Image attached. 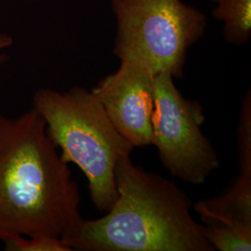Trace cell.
I'll return each instance as SVG.
<instances>
[{
    "instance_id": "6da1fadb",
    "label": "cell",
    "mask_w": 251,
    "mask_h": 251,
    "mask_svg": "<svg viewBox=\"0 0 251 251\" xmlns=\"http://www.w3.org/2000/svg\"><path fill=\"white\" fill-rule=\"evenodd\" d=\"M68 165L36 109L14 118L0 113V240L71 237L83 218Z\"/></svg>"
},
{
    "instance_id": "7a4b0ae2",
    "label": "cell",
    "mask_w": 251,
    "mask_h": 251,
    "mask_svg": "<svg viewBox=\"0 0 251 251\" xmlns=\"http://www.w3.org/2000/svg\"><path fill=\"white\" fill-rule=\"evenodd\" d=\"M117 198L106 215L82 220L65 245L72 251H214L192 201L174 182L126 156L116 168Z\"/></svg>"
},
{
    "instance_id": "3957f363",
    "label": "cell",
    "mask_w": 251,
    "mask_h": 251,
    "mask_svg": "<svg viewBox=\"0 0 251 251\" xmlns=\"http://www.w3.org/2000/svg\"><path fill=\"white\" fill-rule=\"evenodd\" d=\"M33 108L43 117L63 161L85 174L93 205L108 211L117 198V163L134 147L117 131L92 90L41 89L33 97Z\"/></svg>"
},
{
    "instance_id": "277c9868",
    "label": "cell",
    "mask_w": 251,
    "mask_h": 251,
    "mask_svg": "<svg viewBox=\"0 0 251 251\" xmlns=\"http://www.w3.org/2000/svg\"><path fill=\"white\" fill-rule=\"evenodd\" d=\"M117 22L114 54L154 75H183L186 54L206 29V16L180 0H112Z\"/></svg>"
},
{
    "instance_id": "5b68a950",
    "label": "cell",
    "mask_w": 251,
    "mask_h": 251,
    "mask_svg": "<svg viewBox=\"0 0 251 251\" xmlns=\"http://www.w3.org/2000/svg\"><path fill=\"white\" fill-rule=\"evenodd\" d=\"M153 89L152 145L163 166L184 182L204 183L221 162L201 128L206 120L203 106L185 98L169 73L154 76Z\"/></svg>"
},
{
    "instance_id": "8992f818",
    "label": "cell",
    "mask_w": 251,
    "mask_h": 251,
    "mask_svg": "<svg viewBox=\"0 0 251 251\" xmlns=\"http://www.w3.org/2000/svg\"><path fill=\"white\" fill-rule=\"evenodd\" d=\"M154 76L139 63L121 62L117 72L92 90L117 131L133 147L152 145Z\"/></svg>"
},
{
    "instance_id": "52a82bcc",
    "label": "cell",
    "mask_w": 251,
    "mask_h": 251,
    "mask_svg": "<svg viewBox=\"0 0 251 251\" xmlns=\"http://www.w3.org/2000/svg\"><path fill=\"white\" fill-rule=\"evenodd\" d=\"M239 172L232 186L217 198L194 205L205 225L251 226V99L245 97L237 126Z\"/></svg>"
},
{
    "instance_id": "ba28073f",
    "label": "cell",
    "mask_w": 251,
    "mask_h": 251,
    "mask_svg": "<svg viewBox=\"0 0 251 251\" xmlns=\"http://www.w3.org/2000/svg\"><path fill=\"white\" fill-rule=\"evenodd\" d=\"M215 4L213 16L224 23L226 40L246 43L251 35V0H210Z\"/></svg>"
},
{
    "instance_id": "9c48e42d",
    "label": "cell",
    "mask_w": 251,
    "mask_h": 251,
    "mask_svg": "<svg viewBox=\"0 0 251 251\" xmlns=\"http://www.w3.org/2000/svg\"><path fill=\"white\" fill-rule=\"evenodd\" d=\"M203 233L214 251L251 250V227L240 225H203Z\"/></svg>"
},
{
    "instance_id": "30bf717a",
    "label": "cell",
    "mask_w": 251,
    "mask_h": 251,
    "mask_svg": "<svg viewBox=\"0 0 251 251\" xmlns=\"http://www.w3.org/2000/svg\"><path fill=\"white\" fill-rule=\"evenodd\" d=\"M7 251H71L63 240L45 236H15L4 241Z\"/></svg>"
},
{
    "instance_id": "8fae6325",
    "label": "cell",
    "mask_w": 251,
    "mask_h": 251,
    "mask_svg": "<svg viewBox=\"0 0 251 251\" xmlns=\"http://www.w3.org/2000/svg\"><path fill=\"white\" fill-rule=\"evenodd\" d=\"M12 44H13L12 37L7 34L0 32V63H3L7 58V56L2 53V51L9 48L10 46H12Z\"/></svg>"
}]
</instances>
